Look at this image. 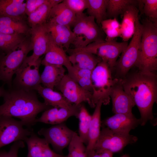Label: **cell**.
<instances>
[{
  "label": "cell",
  "mask_w": 157,
  "mask_h": 157,
  "mask_svg": "<svg viewBox=\"0 0 157 157\" xmlns=\"http://www.w3.org/2000/svg\"><path fill=\"white\" fill-rule=\"evenodd\" d=\"M47 105L53 107L69 108L73 104L69 102L61 93L40 84L36 89Z\"/></svg>",
  "instance_id": "24"
},
{
  "label": "cell",
  "mask_w": 157,
  "mask_h": 157,
  "mask_svg": "<svg viewBox=\"0 0 157 157\" xmlns=\"http://www.w3.org/2000/svg\"><path fill=\"white\" fill-rule=\"evenodd\" d=\"M142 29V25L138 18L136 22L135 32L131 40L117 60L114 68L115 78H123L135 66L138 57Z\"/></svg>",
  "instance_id": "5"
},
{
  "label": "cell",
  "mask_w": 157,
  "mask_h": 157,
  "mask_svg": "<svg viewBox=\"0 0 157 157\" xmlns=\"http://www.w3.org/2000/svg\"><path fill=\"white\" fill-rule=\"evenodd\" d=\"M120 79L124 91L139 110L140 125L144 126L148 121L153 120V106L157 101L156 72L142 71L137 69L129 71Z\"/></svg>",
  "instance_id": "1"
},
{
  "label": "cell",
  "mask_w": 157,
  "mask_h": 157,
  "mask_svg": "<svg viewBox=\"0 0 157 157\" xmlns=\"http://www.w3.org/2000/svg\"><path fill=\"white\" fill-rule=\"evenodd\" d=\"M0 24L14 29L19 34H24L27 31L26 27L24 24L9 17L0 16Z\"/></svg>",
  "instance_id": "37"
},
{
  "label": "cell",
  "mask_w": 157,
  "mask_h": 157,
  "mask_svg": "<svg viewBox=\"0 0 157 157\" xmlns=\"http://www.w3.org/2000/svg\"><path fill=\"white\" fill-rule=\"evenodd\" d=\"M87 12L88 16L93 17L99 25L107 19V8L108 0H88Z\"/></svg>",
  "instance_id": "29"
},
{
  "label": "cell",
  "mask_w": 157,
  "mask_h": 157,
  "mask_svg": "<svg viewBox=\"0 0 157 157\" xmlns=\"http://www.w3.org/2000/svg\"><path fill=\"white\" fill-rule=\"evenodd\" d=\"M24 147V142L23 141L19 140L14 142L11 146L9 151L7 152L5 157H18L19 149Z\"/></svg>",
  "instance_id": "41"
},
{
  "label": "cell",
  "mask_w": 157,
  "mask_h": 157,
  "mask_svg": "<svg viewBox=\"0 0 157 157\" xmlns=\"http://www.w3.org/2000/svg\"><path fill=\"white\" fill-rule=\"evenodd\" d=\"M46 0H28L26 3L25 12L28 15L38 9Z\"/></svg>",
  "instance_id": "40"
},
{
  "label": "cell",
  "mask_w": 157,
  "mask_h": 157,
  "mask_svg": "<svg viewBox=\"0 0 157 157\" xmlns=\"http://www.w3.org/2000/svg\"><path fill=\"white\" fill-rule=\"evenodd\" d=\"M137 6L129 7L122 15V19L120 24V37L123 42H127L134 35L136 21L139 18V10Z\"/></svg>",
  "instance_id": "21"
},
{
  "label": "cell",
  "mask_w": 157,
  "mask_h": 157,
  "mask_svg": "<svg viewBox=\"0 0 157 157\" xmlns=\"http://www.w3.org/2000/svg\"><path fill=\"white\" fill-rule=\"evenodd\" d=\"M110 96L112 101V110L115 114H132V109L135 105L124 91L120 79H118L111 89Z\"/></svg>",
  "instance_id": "14"
},
{
  "label": "cell",
  "mask_w": 157,
  "mask_h": 157,
  "mask_svg": "<svg viewBox=\"0 0 157 157\" xmlns=\"http://www.w3.org/2000/svg\"><path fill=\"white\" fill-rule=\"evenodd\" d=\"M81 104H73L68 108L52 107L44 111L36 122L55 125L64 123L72 116L77 118Z\"/></svg>",
  "instance_id": "15"
},
{
  "label": "cell",
  "mask_w": 157,
  "mask_h": 157,
  "mask_svg": "<svg viewBox=\"0 0 157 157\" xmlns=\"http://www.w3.org/2000/svg\"><path fill=\"white\" fill-rule=\"evenodd\" d=\"M24 142L28 147L27 157H67L52 150L47 140L39 137L33 131Z\"/></svg>",
  "instance_id": "17"
},
{
  "label": "cell",
  "mask_w": 157,
  "mask_h": 157,
  "mask_svg": "<svg viewBox=\"0 0 157 157\" xmlns=\"http://www.w3.org/2000/svg\"><path fill=\"white\" fill-rule=\"evenodd\" d=\"M63 2L76 15L83 13L88 7V0H63Z\"/></svg>",
  "instance_id": "38"
},
{
  "label": "cell",
  "mask_w": 157,
  "mask_h": 157,
  "mask_svg": "<svg viewBox=\"0 0 157 157\" xmlns=\"http://www.w3.org/2000/svg\"><path fill=\"white\" fill-rule=\"evenodd\" d=\"M45 24L48 33L55 42L60 47L68 49L75 38L70 28L48 22Z\"/></svg>",
  "instance_id": "19"
},
{
  "label": "cell",
  "mask_w": 157,
  "mask_h": 157,
  "mask_svg": "<svg viewBox=\"0 0 157 157\" xmlns=\"http://www.w3.org/2000/svg\"><path fill=\"white\" fill-rule=\"evenodd\" d=\"M32 50L31 42L25 39L12 50L0 56V81L11 85L13 76Z\"/></svg>",
  "instance_id": "6"
},
{
  "label": "cell",
  "mask_w": 157,
  "mask_h": 157,
  "mask_svg": "<svg viewBox=\"0 0 157 157\" xmlns=\"http://www.w3.org/2000/svg\"><path fill=\"white\" fill-rule=\"evenodd\" d=\"M102 102H98L92 115L88 132V140L86 147V153L94 150L96 143L99 136L101 130V110Z\"/></svg>",
  "instance_id": "25"
},
{
  "label": "cell",
  "mask_w": 157,
  "mask_h": 157,
  "mask_svg": "<svg viewBox=\"0 0 157 157\" xmlns=\"http://www.w3.org/2000/svg\"><path fill=\"white\" fill-rule=\"evenodd\" d=\"M41 64L64 66L66 68L72 65L63 49L58 45L49 33L47 51Z\"/></svg>",
  "instance_id": "18"
},
{
  "label": "cell",
  "mask_w": 157,
  "mask_h": 157,
  "mask_svg": "<svg viewBox=\"0 0 157 157\" xmlns=\"http://www.w3.org/2000/svg\"><path fill=\"white\" fill-rule=\"evenodd\" d=\"M68 146L67 157H87L86 147L76 133L74 134Z\"/></svg>",
  "instance_id": "35"
},
{
  "label": "cell",
  "mask_w": 157,
  "mask_h": 157,
  "mask_svg": "<svg viewBox=\"0 0 157 157\" xmlns=\"http://www.w3.org/2000/svg\"><path fill=\"white\" fill-rule=\"evenodd\" d=\"M7 151L0 150V157H5Z\"/></svg>",
  "instance_id": "43"
},
{
  "label": "cell",
  "mask_w": 157,
  "mask_h": 157,
  "mask_svg": "<svg viewBox=\"0 0 157 157\" xmlns=\"http://www.w3.org/2000/svg\"><path fill=\"white\" fill-rule=\"evenodd\" d=\"M31 41L33 53L27 57L23 64L32 65L36 63L47 51L49 33L45 23L32 26Z\"/></svg>",
  "instance_id": "13"
},
{
  "label": "cell",
  "mask_w": 157,
  "mask_h": 157,
  "mask_svg": "<svg viewBox=\"0 0 157 157\" xmlns=\"http://www.w3.org/2000/svg\"><path fill=\"white\" fill-rule=\"evenodd\" d=\"M0 106V116L17 118L28 128L36 123L37 115L52 107L38 99L35 91L15 88L5 91Z\"/></svg>",
  "instance_id": "2"
},
{
  "label": "cell",
  "mask_w": 157,
  "mask_h": 157,
  "mask_svg": "<svg viewBox=\"0 0 157 157\" xmlns=\"http://www.w3.org/2000/svg\"><path fill=\"white\" fill-rule=\"evenodd\" d=\"M138 0H108L107 8V17L109 19L117 18L122 15L130 6H138Z\"/></svg>",
  "instance_id": "30"
},
{
  "label": "cell",
  "mask_w": 157,
  "mask_h": 157,
  "mask_svg": "<svg viewBox=\"0 0 157 157\" xmlns=\"http://www.w3.org/2000/svg\"><path fill=\"white\" fill-rule=\"evenodd\" d=\"M75 132L63 123L49 128H42L38 134L43 136L51 144L54 151L62 155L63 149L68 146Z\"/></svg>",
  "instance_id": "10"
},
{
  "label": "cell",
  "mask_w": 157,
  "mask_h": 157,
  "mask_svg": "<svg viewBox=\"0 0 157 157\" xmlns=\"http://www.w3.org/2000/svg\"><path fill=\"white\" fill-rule=\"evenodd\" d=\"M142 32L138 57L135 67L144 72L157 70V22L148 18L142 22Z\"/></svg>",
  "instance_id": "3"
},
{
  "label": "cell",
  "mask_w": 157,
  "mask_h": 157,
  "mask_svg": "<svg viewBox=\"0 0 157 157\" xmlns=\"http://www.w3.org/2000/svg\"><path fill=\"white\" fill-rule=\"evenodd\" d=\"M63 1L62 0H46L35 11L28 15L29 22L32 26L46 23L51 9Z\"/></svg>",
  "instance_id": "27"
},
{
  "label": "cell",
  "mask_w": 157,
  "mask_h": 157,
  "mask_svg": "<svg viewBox=\"0 0 157 157\" xmlns=\"http://www.w3.org/2000/svg\"><path fill=\"white\" fill-rule=\"evenodd\" d=\"M100 24L102 31L106 35L105 40L110 41L120 37V24L117 18L106 19L102 21Z\"/></svg>",
  "instance_id": "33"
},
{
  "label": "cell",
  "mask_w": 157,
  "mask_h": 157,
  "mask_svg": "<svg viewBox=\"0 0 157 157\" xmlns=\"http://www.w3.org/2000/svg\"><path fill=\"white\" fill-rule=\"evenodd\" d=\"M93 18L84 13L76 15L72 31L75 38L72 44L80 40L87 31Z\"/></svg>",
  "instance_id": "34"
},
{
  "label": "cell",
  "mask_w": 157,
  "mask_h": 157,
  "mask_svg": "<svg viewBox=\"0 0 157 157\" xmlns=\"http://www.w3.org/2000/svg\"><path fill=\"white\" fill-rule=\"evenodd\" d=\"M40 75L41 83L43 86L54 90L65 75L63 66L47 64L44 65Z\"/></svg>",
  "instance_id": "23"
},
{
  "label": "cell",
  "mask_w": 157,
  "mask_h": 157,
  "mask_svg": "<svg viewBox=\"0 0 157 157\" xmlns=\"http://www.w3.org/2000/svg\"><path fill=\"white\" fill-rule=\"evenodd\" d=\"M76 19V15L63 1L51 9L48 19V22L70 28L73 26Z\"/></svg>",
  "instance_id": "20"
},
{
  "label": "cell",
  "mask_w": 157,
  "mask_h": 157,
  "mask_svg": "<svg viewBox=\"0 0 157 157\" xmlns=\"http://www.w3.org/2000/svg\"><path fill=\"white\" fill-rule=\"evenodd\" d=\"M95 20L93 18L87 31L80 40L73 44L75 49L84 48L92 42L105 40L102 29Z\"/></svg>",
  "instance_id": "26"
},
{
  "label": "cell",
  "mask_w": 157,
  "mask_h": 157,
  "mask_svg": "<svg viewBox=\"0 0 157 157\" xmlns=\"http://www.w3.org/2000/svg\"><path fill=\"white\" fill-rule=\"evenodd\" d=\"M143 13L149 20L157 22V0H142Z\"/></svg>",
  "instance_id": "36"
},
{
  "label": "cell",
  "mask_w": 157,
  "mask_h": 157,
  "mask_svg": "<svg viewBox=\"0 0 157 157\" xmlns=\"http://www.w3.org/2000/svg\"><path fill=\"white\" fill-rule=\"evenodd\" d=\"M64 97L72 104L79 105L83 102L95 108L92 101V93L81 87L67 74L56 87Z\"/></svg>",
  "instance_id": "11"
},
{
  "label": "cell",
  "mask_w": 157,
  "mask_h": 157,
  "mask_svg": "<svg viewBox=\"0 0 157 157\" xmlns=\"http://www.w3.org/2000/svg\"><path fill=\"white\" fill-rule=\"evenodd\" d=\"M138 138L128 133L113 131L102 127L94 150L96 151L108 150L112 152H119L127 145L134 143Z\"/></svg>",
  "instance_id": "8"
},
{
  "label": "cell",
  "mask_w": 157,
  "mask_h": 157,
  "mask_svg": "<svg viewBox=\"0 0 157 157\" xmlns=\"http://www.w3.org/2000/svg\"><path fill=\"white\" fill-rule=\"evenodd\" d=\"M20 120L13 117L0 116V149L15 142L25 140L33 131L31 128H24Z\"/></svg>",
  "instance_id": "9"
},
{
  "label": "cell",
  "mask_w": 157,
  "mask_h": 157,
  "mask_svg": "<svg viewBox=\"0 0 157 157\" xmlns=\"http://www.w3.org/2000/svg\"><path fill=\"white\" fill-rule=\"evenodd\" d=\"M87 157H113V153L108 150L97 151L92 150L86 153Z\"/></svg>",
  "instance_id": "42"
},
{
  "label": "cell",
  "mask_w": 157,
  "mask_h": 157,
  "mask_svg": "<svg viewBox=\"0 0 157 157\" xmlns=\"http://www.w3.org/2000/svg\"><path fill=\"white\" fill-rule=\"evenodd\" d=\"M69 50L71 54L68 56L69 60L72 66L78 68L92 71L102 61L96 55L88 52Z\"/></svg>",
  "instance_id": "22"
},
{
  "label": "cell",
  "mask_w": 157,
  "mask_h": 157,
  "mask_svg": "<svg viewBox=\"0 0 157 157\" xmlns=\"http://www.w3.org/2000/svg\"><path fill=\"white\" fill-rule=\"evenodd\" d=\"M22 34H7L0 32V49L6 53L11 51L25 40Z\"/></svg>",
  "instance_id": "32"
},
{
  "label": "cell",
  "mask_w": 157,
  "mask_h": 157,
  "mask_svg": "<svg viewBox=\"0 0 157 157\" xmlns=\"http://www.w3.org/2000/svg\"><path fill=\"white\" fill-rule=\"evenodd\" d=\"M68 75L76 82L81 79L84 78H91L92 71L90 70L78 68L72 65L66 68Z\"/></svg>",
  "instance_id": "39"
},
{
  "label": "cell",
  "mask_w": 157,
  "mask_h": 157,
  "mask_svg": "<svg viewBox=\"0 0 157 157\" xmlns=\"http://www.w3.org/2000/svg\"><path fill=\"white\" fill-rule=\"evenodd\" d=\"M91 78L92 101L94 107L100 101L104 105L109 104L111 89L118 79L113 78L112 71L108 64L103 61L99 62L92 71Z\"/></svg>",
  "instance_id": "4"
},
{
  "label": "cell",
  "mask_w": 157,
  "mask_h": 157,
  "mask_svg": "<svg viewBox=\"0 0 157 157\" xmlns=\"http://www.w3.org/2000/svg\"><path fill=\"white\" fill-rule=\"evenodd\" d=\"M120 157H131L129 156V154H126L123 155L122 156H121Z\"/></svg>",
  "instance_id": "45"
},
{
  "label": "cell",
  "mask_w": 157,
  "mask_h": 157,
  "mask_svg": "<svg viewBox=\"0 0 157 157\" xmlns=\"http://www.w3.org/2000/svg\"><path fill=\"white\" fill-rule=\"evenodd\" d=\"M140 119L137 118L133 114H116L101 121V126L113 131L129 133L140 125Z\"/></svg>",
  "instance_id": "16"
},
{
  "label": "cell",
  "mask_w": 157,
  "mask_h": 157,
  "mask_svg": "<svg viewBox=\"0 0 157 157\" xmlns=\"http://www.w3.org/2000/svg\"><path fill=\"white\" fill-rule=\"evenodd\" d=\"M40 58L35 64L22 63L15 73L13 83L16 88L28 91H35L40 84L39 68L41 64Z\"/></svg>",
  "instance_id": "12"
},
{
  "label": "cell",
  "mask_w": 157,
  "mask_h": 157,
  "mask_svg": "<svg viewBox=\"0 0 157 157\" xmlns=\"http://www.w3.org/2000/svg\"><path fill=\"white\" fill-rule=\"evenodd\" d=\"M91 116L82 104L77 117L79 121L78 135L81 141L86 145L88 142V132Z\"/></svg>",
  "instance_id": "31"
},
{
  "label": "cell",
  "mask_w": 157,
  "mask_h": 157,
  "mask_svg": "<svg viewBox=\"0 0 157 157\" xmlns=\"http://www.w3.org/2000/svg\"><path fill=\"white\" fill-rule=\"evenodd\" d=\"M128 44L127 42H119L115 39L110 41L104 40L92 42L84 48L70 50L86 51L96 55L107 63L112 71L118 58Z\"/></svg>",
  "instance_id": "7"
},
{
  "label": "cell",
  "mask_w": 157,
  "mask_h": 157,
  "mask_svg": "<svg viewBox=\"0 0 157 157\" xmlns=\"http://www.w3.org/2000/svg\"><path fill=\"white\" fill-rule=\"evenodd\" d=\"M26 5L23 0H0V16L18 17L25 13Z\"/></svg>",
  "instance_id": "28"
},
{
  "label": "cell",
  "mask_w": 157,
  "mask_h": 157,
  "mask_svg": "<svg viewBox=\"0 0 157 157\" xmlns=\"http://www.w3.org/2000/svg\"><path fill=\"white\" fill-rule=\"evenodd\" d=\"M5 90L3 88L0 87V97H3V95Z\"/></svg>",
  "instance_id": "44"
}]
</instances>
